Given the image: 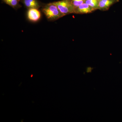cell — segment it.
<instances>
[{
  "label": "cell",
  "instance_id": "obj_1",
  "mask_svg": "<svg viewBox=\"0 0 122 122\" xmlns=\"http://www.w3.org/2000/svg\"><path fill=\"white\" fill-rule=\"evenodd\" d=\"M41 10L48 20L51 21L56 20L65 16L53 2L45 5Z\"/></svg>",
  "mask_w": 122,
  "mask_h": 122
},
{
  "label": "cell",
  "instance_id": "obj_2",
  "mask_svg": "<svg viewBox=\"0 0 122 122\" xmlns=\"http://www.w3.org/2000/svg\"><path fill=\"white\" fill-rule=\"evenodd\" d=\"M53 3L56 5L61 12L65 15L75 13V8L71 0H62Z\"/></svg>",
  "mask_w": 122,
  "mask_h": 122
},
{
  "label": "cell",
  "instance_id": "obj_3",
  "mask_svg": "<svg viewBox=\"0 0 122 122\" xmlns=\"http://www.w3.org/2000/svg\"><path fill=\"white\" fill-rule=\"evenodd\" d=\"M41 17V13L38 9L31 8L28 9L27 17L28 20L31 22H37L40 20Z\"/></svg>",
  "mask_w": 122,
  "mask_h": 122
},
{
  "label": "cell",
  "instance_id": "obj_4",
  "mask_svg": "<svg viewBox=\"0 0 122 122\" xmlns=\"http://www.w3.org/2000/svg\"><path fill=\"white\" fill-rule=\"evenodd\" d=\"M95 10L87 4L84 3L75 9V13L80 14H87L90 13Z\"/></svg>",
  "mask_w": 122,
  "mask_h": 122
},
{
  "label": "cell",
  "instance_id": "obj_5",
  "mask_svg": "<svg viewBox=\"0 0 122 122\" xmlns=\"http://www.w3.org/2000/svg\"><path fill=\"white\" fill-rule=\"evenodd\" d=\"M119 0H100L98 1V9L106 10L114 3L118 2Z\"/></svg>",
  "mask_w": 122,
  "mask_h": 122
},
{
  "label": "cell",
  "instance_id": "obj_6",
  "mask_svg": "<svg viewBox=\"0 0 122 122\" xmlns=\"http://www.w3.org/2000/svg\"><path fill=\"white\" fill-rule=\"evenodd\" d=\"M22 2L25 6L28 9H39L41 6L37 0H22Z\"/></svg>",
  "mask_w": 122,
  "mask_h": 122
},
{
  "label": "cell",
  "instance_id": "obj_7",
  "mask_svg": "<svg viewBox=\"0 0 122 122\" xmlns=\"http://www.w3.org/2000/svg\"><path fill=\"white\" fill-rule=\"evenodd\" d=\"M2 0L5 4L9 5L15 9H17L21 7V5L19 3L20 1L18 0Z\"/></svg>",
  "mask_w": 122,
  "mask_h": 122
},
{
  "label": "cell",
  "instance_id": "obj_8",
  "mask_svg": "<svg viewBox=\"0 0 122 122\" xmlns=\"http://www.w3.org/2000/svg\"><path fill=\"white\" fill-rule=\"evenodd\" d=\"M85 3L95 10L98 8V0H86Z\"/></svg>",
  "mask_w": 122,
  "mask_h": 122
},
{
  "label": "cell",
  "instance_id": "obj_9",
  "mask_svg": "<svg viewBox=\"0 0 122 122\" xmlns=\"http://www.w3.org/2000/svg\"><path fill=\"white\" fill-rule=\"evenodd\" d=\"M71 3L75 8H76L79 6L85 3L86 0H71Z\"/></svg>",
  "mask_w": 122,
  "mask_h": 122
},
{
  "label": "cell",
  "instance_id": "obj_10",
  "mask_svg": "<svg viewBox=\"0 0 122 122\" xmlns=\"http://www.w3.org/2000/svg\"><path fill=\"white\" fill-rule=\"evenodd\" d=\"M93 69V68L91 67H87L86 69V72L87 73L91 72L92 71Z\"/></svg>",
  "mask_w": 122,
  "mask_h": 122
},
{
  "label": "cell",
  "instance_id": "obj_11",
  "mask_svg": "<svg viewBox=\"0 0 122 122\" xmlns=\"http://www.w3.org/2000/svg\"><path fill=\"white\" fill-rule=\"evenodd\" d=\"M98 0L99 1V0Z\"/></svg>",
  "mask_w": 122,
  "mask_h": 122
},
{
  "label": "cell",
  "instance_id": "obj_12",
  "mask_svg": "<svg viewBox=\"0 0 122 122\" xmlns=\"http://www.w3.org/2000/svg\"><path fill=\"white\" fill-rule=\"evenodd\" d=\"M18 0L20 1V0Z\"/></svg>",
  "mask_w": 122,
  "mask_h": 122
}]
</instances>
